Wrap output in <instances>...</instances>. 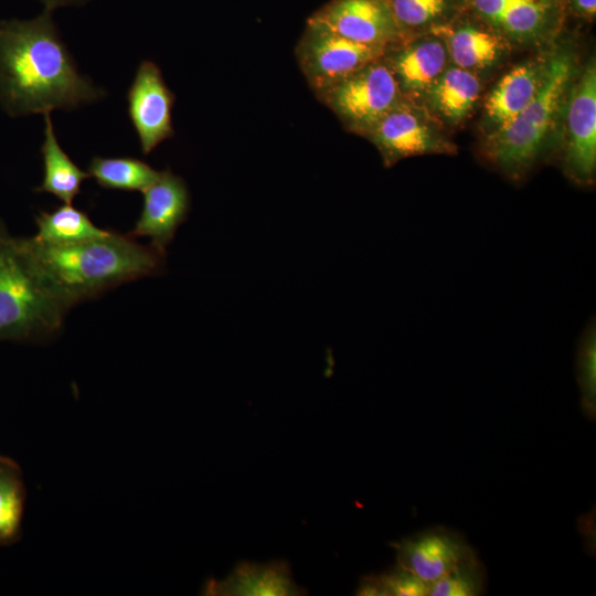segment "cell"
Returning a JSON list of instances; mask_svg holds the SVG:
<instances>
[{
  "mask_svg": "<svg viewBox=\"0 0 596 596\" xmlns=\"http://www.w3.org/2000/svg\"><path fill=\"white\" fill-rule=\"evenodd\" d=\"M51 12L0 21V104L10 116L73 109L104 94L78 72Z\"/></svg>",
  "mask_w": 596,
  "mask_h": 596,
  "instance_id": "1",
  "label": "cell"
},
{
  "mask_svg": "<svg viewBox=\"0 0 596 596\" xmlns=\"http://www.w3.org/2000/svg\"><path fill=\"white\" fill-rule=\"evenodd\" d=\"M23 238L49 285L68 309L121 284L159 275L166 265L164 252L110 230L102 237L63 245Z\"/></svg>",
  "mask_w": 596,
  "mask_h": 596,
  "instance_id": "2",
  "label": "cell"
},
{
  "mask_svg": "<svg viewBox=\"0 0 596 596\" xmlns=\"http://www.w3.org/2000/svg\"><path fill=\"white\" fill-rule=\"evenodd\" d=\"M553 49L539 93L514 118L486 135L482 145L483 159L513 182L525 179L541 159L579 72L570 46L555 43Z\"/></svg>",
  "mask_w": 596,
  "mask_h": 596,
  "instance_id": "3",
  "label": "cell"
},
{
  "mask_svg": "<svg viewBox=\"0 0 596 596\" xmlns=\"http://www.w3.org/2000/svg\"><path fill=\"white\" fill-rule=\"evenodd\" d=\"M68 310L24 238L13 236L0 220V341H47L58 333Z\"/></svg>",
  "mask_w": 596,
  "mask_h": 596,
  "instance_id": "4",
  "label": "cell"
},
{
  "mask_svg": "<svg viewBox=\"0 0 596 596\" xmlns=\"http://www.w3.org/2000/svg\"><path fill=\"white\" fill-rule=\"evenodd\" d=\"M343 127L364 137L404 96L383 56L315 93Z\"/></svg>",
  "mask_w": 596,
  "mask_h": 596,
  "instance_id": "5",
  "label": "cell"
},
{
  "mask_svg": "<svg viewBox=\"0 0 596 596\" xmlns=\"http://www.w3.org/2000/svg\"><path fill=\"white\" fill-rule=\"evenodd\" d=\"M512 47H552L568 17L565 0H464Z\"/></svg>",
  "mask_w": 596,
  "mask_h": 596,
  "instance_id": "6",
  "label": "cell"
},
{
  "mask_svg": "<svg viewBox=\"0 0 596 596\" xmlns=\"http://www.w3.org/2000/svg\"><path fill=\"white\" fill-rule=\"evenodd\" d=\"M390 168L398 161L423 155H454L456 145L419 103L404 99L385 114L364 136Z\"/></svg>",
  "mask_w": 596,
  "mask_h": 596,
  "instance_id": "7",
  "label": "cell"
},
{
  "mask_svg": "<svg viewBox=\"0 0 596 596\" xmlns=\"http://www.w3.org/2000/svg\"><path fill=\"white\" fill-rule=\"evenodd\" d=\"M386 51L354 42L308 21L296 46V57L309 87L316 93L382 57Z\"/></svg>",
  "mask_w": 596,
  "mask_h": 596,
  "instance_id": "8",
  "label": "cell"
},
{
  "mask_svg": "<svg viewBox=\"0 0 596 596\" xmlns=\"http://www.w3.org/2000/svg\"><path fill=\"white\" fill-rule=\"evenodd\" d=\"M566 141L564 173L574 183L587 187L596 170V67L589 61L575 77L564 107Z\"/></svg>",
  "mask_w": 596,
  "mask_h": 596,
  "instance_id": "9",
  "label": "cell"
},
{
  "mask_svg": "<svg viewBox=\"0 0 596 596\" xmlns=\"http://www.w3.org/2000/svg\"><path fill=\"white\" fill-rule=\"evenodd\" d=\"M309 21L354 42L386 50L407 39L387 0H331Z\"/></svg>",
  "mask_w": 596,
  "mask_h": 596,
  "instance_id": "10",
  "label": "cell"
},
{
  "mask_svg": "<svg viewBox=\"0 0 596 596\" xmlns=\"http://www.w3.org/2000/svg\"><path fill=\"white\" fill-rule=\"evenodd\" d=\"M127 103L143 155L174 135L171 116L174 95L157 64L151 61L140 63L128 89Z\"/></svg>",
  "mask_w": 596,
  "mask_h": 596,
  "instance_id": "11",
  "label": "cell"
},
{
  "mask_svg": "<svg viewBox=\"0 0 596 596\" xmlns=\"http://www.w3.org/2000/svg\"><path fill=\"white\" fill-rule=\"evenodd\" d=\"M397 565L429 585L460 563L477 556L466 539L445 526L414 533L392 544Z\"/></svg>",
  "mask_w": 596,
  "mask_h": 596,
  "instance_id": "12",
  "label": "cell"
},
{
  "mask_svg": "<svg viewBox=\"0 0 596 596\" xmlns=\"http://www.w3.org/2000/svg\"><path fill=\"white\" fill-rule=\"evenodd\" d=\"M142 193V210L129 234L149 237L152 246L166 253L190 210L187 183L181 177L164 170Z\"/></svg>",
  "mask_w": 596,
  "mask_h": 596,
  "instance_id": "13",
  "label": "cell"
},
{
  "mask_svg": "<svg viewBox=\"0 0 596 596\" xmlns=\"http://www.w3.org/2000/svg\"><path fill=\"white\" fill-rule=\"evenodd\" d=\"M445 43L451 64L478 74L499 65L512 46L467 9L430 31Z\"/></svg>",
  "mask_w": 596,
  "mask_h": 596,
  "instance_id": "14",
  "label": "cell"
},
{
  "mask_svg": "<svg viewBox=\"0 0 596 596\" xmlns=\"http://www.w3.org/2000/svg\"><path fill=\"white\" fill-rule=\"evenodd\" d=\"M404 98L418 103L448 66L444 41L432 32L407 38L383 55Z\"/></svg>",
  "mask_w": 596,
  "mask_h": 596,
  "instance_id": "15",
  "label": "cell"
},
{
  "mask_svg": "<svg viewBox=\"0 0 596 596\" xmlns=\"http://www.w3.org/2000/svg\"><path fill=\"white\" fill-rule=\"evenodd\" d=\"M551 51L526 60L507 72L488 94L481 118L486 135L520 114L541 89Z\"/></svg>",
  "mask_w": 596,
  "mask_h": 596,
  "instance_id": "16",
  "label": "cell"
},
{
  "mask_svg": "<svg viewBox=\"0 0 596 596\" xmlns=\"http://www.w3.org/2000/svg\"><path fill=\"white\" fill-rule=\"evenodd\" d=\"M210 596H297L307 592L291 578L288 563H240L224 579H209L202 588Z\"/></svg>",
  "mask_w": 596,
  "mask_h": 596,
  "instance_id": "17",
  "label": "cell"
},
{
  "mask_svg": "<svg viewBox=\"0 0 596 596\" xmlns=\"http://www.w3.org/2000/svg\"><path fill=\"white\" fill-rule=\"evenodd\" d=\"M480 95L478 74L451 64L426 89L418 103L438 123L456 125L470 115Z\"/></svg>",
  "mask_w": 596,
  "mask_h": 596,
  "instance_id": "18",
  "label": "cell"
},
{
  "mask_svg": "<svg viewBox=\"0 0 596 596\" xmlns=\"http://www.w3.org/2000/svg\"><path fill=\"white\" fill-rule=\"evenodd\" d=\"M44 142L41 148L44 177L36 191L51 193L64 203L72 204L74 198L81 192L82 183L89 174L79 169L61 148L50 113H44Z\"/></svg>",
  "mask_w": 596,
  "mask_h": 596,
  "instance_id": "19",
  "label": "cell"
},
{
  "mask_svg": "<svg viewBox=\"0 0 596 596\" xmlns=\"http://www.w3.org/2000/svg\"><path fill=\"white\" fill-rule=\"evenodd\" d=\"M35 223L38 232L32 237L40 243L52 245L97 238L109 232L95 225L85 212L66 203L52 211L40 212Z\"/></svg>",
  "mask_w": 596,
  "mask_h": 596,
  "instance_id": "20",
  "label": "cell"
},
{
  "mask_svg": "<svg viewBox=\"0 0 596 596\" xmlns=\"http://www.w3.org/2000/svg\"><path fill=\"white\" fill-rule=\"evenodd\" d=\"M406 38L441 26L466 10L464 0H387Z\"/></svg>",
  "mask_w": 596,
  "mask_h": 596,
  "instance_id": "21",
  "label": "cell"
},
{
  "mask_svg": "<svg viewBox=\"0 0 596 596\" xmlns=\"http://www.w3.org/2000/svg\"><path fill=\"white\" fill-rule=\"evenodd\" d=\"M26 489L21 467L0 455V545H10L21 536Z\"/></svg>",
  "mask_w": 596,
  "mask_h": 596,
  "instance_id": "22",
  "label": "cell"
},
{
  "mask_svg": "<svg viewBox=\"0 0 596 596\" xmlns=\"http://www.w3.org/2000/svg\"><path fill=\"white\" fill-rule=\"evenodd\" d=\"M87 172L103 188L141 192L156 181L160 173L148 163L132 157H94Z\"/></svg>",
  "mask_w": 596,
  "mask_h": 596,
  "instance_id": "23",
  "label": "cell"
},
{
  "mask_svg": "<svg viewBox=\"0 0 596 596\" xmlns=\"http://www.w3.org/2000/svg\"><path fill=\"white\" fill-rule=\"evenodd\" d=\"M576 379L582 411L590 421L596 414V323L593 317L585 326L576 348Z\"/></svg>",
  "mask_w": 596,
  "mask_h": 596,
  "instance_id": "24",
  "label": "cell"
},
{
  "mask_svg": "<svg viewBox=\"0 0 596 596\" xmlns=\"http://www.w3.org/2000/svg\"><path fill=\"white\" fill-rule=\"evenodd\" d=\"M429 584L400 565L379 575L364 576L358 587L361 596H428Z\"/></svg>",
  "mask_w": 596,
  "mask_h": 596,
  "instance_id": "25",
  "label": "cell"
},
{
  "mask_svg": "<svg viewBox=\"0 0 596 596\" xmlns=\"http://www.w3.org/2000/svg\"><path fill=\"white\" fill-rule=\"evenodd\" d=\"M486 567L475 556L430 584L428 596H479L486 590Z\"/></svg>",
  "mask_w": 596,
  "mask_h": 596,
  "instance_id": "26",
  "label": "cell"
},
{
  "mask_svg": "<svg viewBox=\"0 0 596 596\" xmlns=\"http://www.w3.org/2000/svg\"><path fill=\"white\" fill-rule=\"evenodd\" d=\"M568 14L593 21L596 15V0H565Z\"/></svg>",
  "mask_w": 596,
  "mask_h": 596,
  "instance_id": "27",
  "label": "cell"
},
{
  "mask_svg": "<svg viewBox=\"0 0 596 596\" xmlns=\"http://www.w3.org/2000/svg\"><path fill=\"white\" fill-rule=\"evenodd\" d=\"M44 6L45 10L52 11L55 8L76 4L84 2L85 0H40Z\"/></svg>",
  "mask_w": 596,
  "mask_h": 596,
  "instance_id": "28",
  "label": "cell"
}]
</instances>
